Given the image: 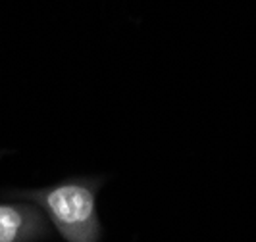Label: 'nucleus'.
<instances>
[{
	"label": "nucleus",
	"instance_id": "nucleus-1",
	"mask_svg": "<svg viewBox=\"0 0 256 242\" xmlns=\"http://www.w3.org/2000/svg\"><path fill=\"white\" fill-rule=\"evenodd\" d=\"M46 208L56 227L72 242H94L98 235L94 187L89 183H64L33 194Z\"/></svg>",
	"mask_w": 256,
	"mask_h": 242
},
{
	"label": "nucleus",
	"instance_id": "nucleus-2",
	"mask_svg": "<svg viewBox=\"0 0 256 242\" xmlns=\"http://www.w3.org/2000/svg\"><path fill=\"white\" fill-rule=\"evenodd\" d=\"M27 217L16 206L0 204V242H16L26 227Z\"/></svg>",
	"mask_w": 256,
	"mask_h": 242
}]
</instances>
